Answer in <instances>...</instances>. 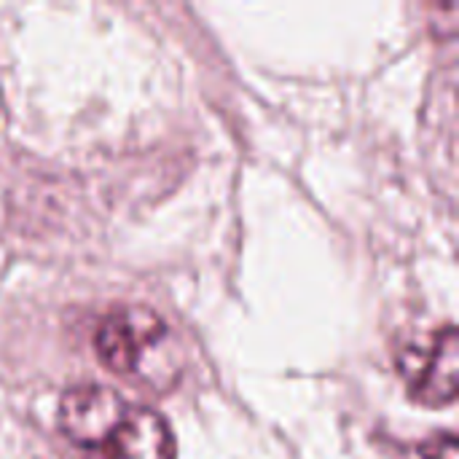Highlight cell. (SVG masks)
<instances>
[{"instance_id":"cell-5","label":"cell","mask_w":459,"mask_h":459,"mask_svg":"<svg viewBox=\"0 0 459 459\" xmlns=\"http://www.w3.org/2000/svg\"><path fill=\"white\" fill-rule=\"evenodd\" d=\"M417 452L422 459H457V438L455 433H441L420 444Z\"/></svg>"},{"instance_id":"cell-4","label":"cell","mask_w":459,"mask_h":459,"mask_svg":"<svg viewBox=\"0 0 459 459\" xmlns=\"http://www.w3.org/2000/svg\"><path fill=\"white\" fill-rule=\"evenodd\" d=\"M94 455L100 459H175L178 446L161 414L129 403Z\"/></svg>"},{"instance_id":"cell-2","label":"cell","mask_w":459,"mask_h":459,"mask_svg":"<svg viewBox=\"0 0 459 459\" xmlns=\"http://www.w3.org/2000/svg\"><path fill=\"white\" fill-rule=\"evenodd\" d=\"M398 371L409 387V398L425 409H444L457 401L459 342L457 328L446 325L433 333L430 342L403 347L398 355Z\"/></svg>"},{"instance_id":"cell-1","label":"cell","mask_w":459,"mask_h":459,"mask_svg":"<svg viewBox=\"0 0 459 459\" xmlns=\"http://www.w3.org/2000/svg\"><path fill=\"white\" fill-rule=\"evenodd\" d=\"M94 350L102 366L118 377L169 390L180 377L178 342L151 307L124 304L110 309L94 333Z\"/></svg>"},{"instance_id":"cell-3","label":"cell","mask_w":459,"mask_h":459,"mask_svg":"<svg viewBox=\"0 0 459 459\" xmlns=\"http://www.w3.org/2000/svg\"><path fill=\"white\" fill-rule=\"evenodd\" d=\"M126 398L110 387L75 385L59 398L56 425L73 446L83 452H97L116 420L126 411Z\"/></svg>"}]
</instances>
